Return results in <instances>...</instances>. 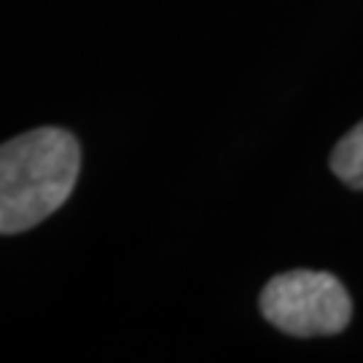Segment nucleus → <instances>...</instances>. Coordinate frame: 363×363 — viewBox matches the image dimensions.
Returning <instances> with one entry per match:
<instances>
[{"instance_id": "nucleus-1", "label": "nucleus", "mask_w": 363, "mask_h": 363, "mask_svg": "<svg viewBox=\"0 0 363 363\" xmlns=\"http://www.w3.org/2000/svg\"><path fill=\"white\" fill-rule=\"evenodd\" d=\"M81 172L76 135L57 127L25 132L0 148V232L22 234L73 194Z\"/></svg>"}, {"instance_id": "nucleus-2", "label": "nucleus", "mask_w": 363, "mask_h": 363, "mask_svg": "<svg viewBox=\"0 0 363 363\" xmlns=\"http://www.w3.org/2000/svg\"><path fill=\"white\" fill-rule=\"evenodd\" d=\"M261 315L291 337H334L352 318V301L334 274L294 269L261 291Z\"/></svg>"}, {"instance_id": "nucleus-3", "label": "nucleus", "mask_w": 363, "mask_h": 363, "mask_svg": "<svg viewBox=\"0 0 363 363\" xmlns=\"http://www.w3.org/2000/svg\"><path fill=\"white\" fill-rule=\"evenodd\" d=\"M331 169L350 189H363V121L339 140L331 154Z\"/></svg>"}]
</instances>
